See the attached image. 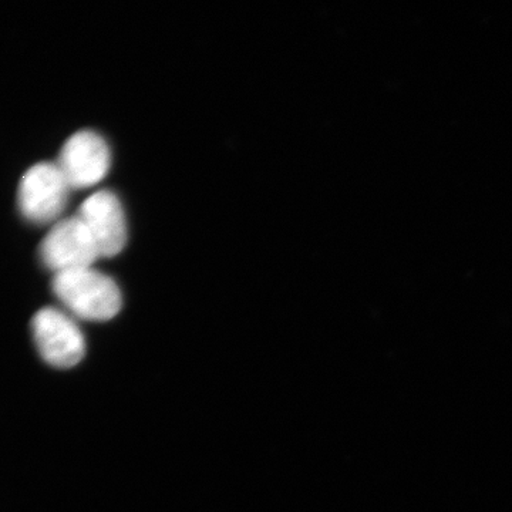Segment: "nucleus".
Returning a JSON list of instances; mask_svg holds the SVG:
<instances>
[{"label": "nucleus", "instance_id": "nucleus-1", "mask_svg": "<svg viewBox=\"0 0 512 512\" xmlns=\"http://www.w3.org/2000/svg\"><path fill=\"white\" fill-rule=\"evenodd\" d=\"M52 288L64 308L80 319L104 322L113 319L123 305L116 282L93 266L56 274Z\"/></svg>", "mask_w": 512, "mask_h": 512}, {"label": "nucleus", "instance_id": "nucleus-2", "mask_svg": "<svg viewBox=\"0 0 512 512\" xmlns=\"http://www.w3.org/2000/svg\"><path fill=\"white\" fill-rule=\"evenodd\" d=\"M69 183L56 163H39L30 167L20 180L18 208L32 224H56L62 220L69 201Z\"/></svg>", "mask_w": 512, "mask_h": 512}, {"label": "nucleus", "instance_id": "nucleus-3", "mask_svg": "<svg viewBox=\"0 0 512 512\" xmlns=\"http://www.w3.org/2000/svg\"><path fill=\"white\" fill-rule=\"evenodd\" d=\"M42 264L56 274L89 268L101 258L96 242L79 215L52 225L39 247Z\"/></svg>", "mask_w": 512, "mask_h": 512}, {"label": "nucleus", "instance_id": "nucleus-4", "mask_svg": "<svg viewBox=\"0 0 512 512\" xmlns=\"http://www.w3.org/2000/svg\"><path fill=\"white\" fill-rule=\"evenodd\" d=\"M33 338L47 365L70 369L82 362L86 340L79 325L56 308L40 309L32 322Z\"/></svg>", "mask_w": 512, "mask_h": 512}, {"label": "nucleus", "instance_id": "nucleus-5", "mask_svg": "<svg viewBox=\"0 0 512 512\" xmlns=\"http://www.w3.org/2000/svg\"><path fill=\"white\" fill-rule=\"evenodd\" d=\"M56 164L72 190L93 187L109 173V144L94 131H79L67 138Z\"/></svg>", "mask_w": 512, "mask_h": 512}, {"label": "nucleus", "instance_id": "nucleus-6", "mask_svg": "<svg viewBox=\"0 0 512 512\" xmlns=\"http://www.w3.org/2000/svg\"><path fill=\"white\" fill-rule=\"evenodd\" d=\"M77 215L89 229L103 258L120 254L126 247V214L119 198L113 192L99 191L90 195L83 202Z\"/></svg>", "mask_w": 512, "mask_h": 512}]
</instances>
